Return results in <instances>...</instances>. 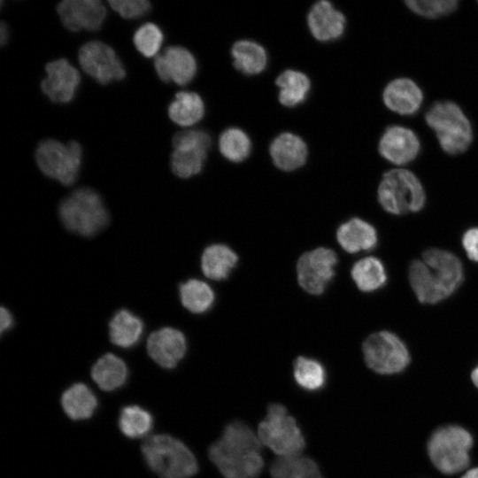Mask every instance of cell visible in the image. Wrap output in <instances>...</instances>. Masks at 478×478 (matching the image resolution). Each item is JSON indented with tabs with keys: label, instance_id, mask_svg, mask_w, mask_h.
<instances>
[{
	"label": "cell",
	"instance_id": "1",
	"mask_svg": "<svg viewBox=\"0 0 478 478\" xmlns=\"http://www.w3.org/2000/svg\"><path fill=\"white\" fill-rule=\"evenodd\" d=\"M263 444L245 422L232 420L208 449V456L224 478H258L265 466Z\"/></svg>",
	"mask_w": 478,
	"mask_h": 478
},
{
	"label": "cell",
	"instance_id": "2",
	"mask_svg": "<svg viewBox=\"0 0 478 478\" xmlns=\"http://www.w3.org/2000/svg\"><path fill=\"white\" fill-rule=\"evenodd\" d=\"M408 277L418 300L434 305L450 297L460 286L464 270L456 255L432 248L423 253L422 260L411 263Z\"/></svg>",
	"mask_w": 478,
	"mask_h": 478
},
{
	"label": "cell",
	"instance_id": "3",
	"mask_svg": "<svg viewBox=\"0 0 478 478\" xmlns=\"http://www.w3.org/2000/svg\"><path fill=\"white\" fill-rule=\"evenodd\" d=\"M142 453L148 467L159 478H191L198 472L197 460L189 448L166 434L145 440Z\"/></svg>",
	"mask_w": 478,
	"mask_h": 478
},
{
	"label": "cell",
	"instance_id": "4",
	"mask_svg": "<svg viewBox=\"0 0 478 478\" xmlns=\"http://www.w3.org/2000/svg\"><path fill=\"white\" fill-rule=\"evenodd\" d=\"M58 215L66 229L83 236L97 234L110 220L101 197L89 188L78 189L64 198Z\"/></svg>",
	"mask_w": 478,
	"mask_h": 478
},
{
	"label": "cell",
	"instance_id": "5",
	"mask_svg": "<svg viewBox=\"0 0 478 478\" xmlns=\"http://www.w3.org/2000/svg\"><path fill=\"white\" fill-rule=\"evenodd\" d=\"M425 120L447 154H460L472 143V125L460 106L454 102H436L427 111Z\"/></svg>",
	"mask_w": 478,
	"mask_h": 478
},
{
	"label": "cell",
	"instance_id": "6",
	"mask_svg": "<svg viewBox=\"0 0 478 478\" xmlns=\"http://www.w3.org/2000/svg\"><path fill=\"white\" fill-rule=\"evenodd\" d=\"M377 197L382 207L395 215L417 212L426 202L421 182L412 172L405 168H395L383 173Z\"/></svg>",
	"mask_w": 478,
	"mask_h": 478
},
{
	"label": "cell",
	"instance_id": "7",
	"mask_svg": "<svg viewBox=\"0 0 478 478\" xmlns=\"http://www.w3.org/2000/svg\"><path fill=\"white\" fill-rule=\"evenodd\" d=\"M258 436L278 457L302 454L305 449V436L294 417L279 403L267 406L266 415L258 426Z\"/></svg>",
	"mask_w": 478,
	"mask_h": 478
},
{
	"label": "cell",
	"instance_id": "8",
	"mask_svg": "<svg viewBox=\"0 0 478 478\" xmlns=\"http://www.w3.org/2000/svg\"><path fill=\"white\" fill-rule=\"evenodd\" d=\"M472 445L473 437L466 429L450 425L442 427L432 434L428 443V452L439 471L451 474L468 466Z\"/></svg>",
	"mask_w": 478,
	"mask_h": 478
},
{
	"label": "cell",
	"instance_id": "9",
	"mask_svg": "<svg viewBox=\"0 0 478 478\" xmlns=\"http://www.w3.org/2000/svg\"><path fill=\"white\" fill-rule=\"evenodd\" d=\"M81 158V146L75 141L63 143L47 139L42 141L35 150V160L42 173L66 186L76 181Z\"/></svg>",
	"mask_w": 478,
	"mask_h": 478
},
{
	"label": "cell",
	"instance_id": "10",
	"mask_svg": "<svg viewBox=\"0 0 478 478\" xmlns=\"http://www.w3.org/2000/svg\"><path fill=\"white\" fill-rule=\"evenodd\" d=\"M362 350L366 364L377 374H397L404 371L410 363L406 345L389 331L370 335L363 343Z\"/></svg>",
	"mask_w": 478,
	"mask_h": 478
},
{
	"label": "cell",
	"instance_id": "11",
	"mask_svg": "<svg viewBox=\"0 0 478 478\" xmlns=\"http://www.w3.org/2000/svg\"><path fill=\"white\" fill-rule=\"evenodd\" d=\"M173 150L171 154L172 172L178 177L188 179L198 174L205 163L207 151L212 146V137L204 129H186L173 137Z\"/></svg>",
	"mask_w": 478,
	"mask_h": 478
},
{
	"label": "cell",
	"instance_id": "12",
	"mask_svg": "<svg viewBox=\"0 0 478 478\" xmlns=\"http://www.w3.org/2000/svg\"><path fill=\"white\" fill-rule=\"evenodd\" d=\"M81 69L96 82L107 85L123 80L126 69L114 50L100 41L83 44L78 53Z\"/></svg>",
	"mask_w": 478,
	"mask_h": 478
},
{
	"label": "cell",
	"instance_id": "13",
	"mask_svg": "<svg viewBox=\"0 0 478 478\" xmlns=\"http://www.w3.org/2000/svg\"><path fill=\"white\" fill-rule=\"evenodd\" d=\"M336 264V254L330 249L320 247L305 252L297 264L299 285L309 294H322L335 275Z\"/></svg>",
	"mask_w": 478,
	"mask_h": 478
},
{
	"label": "cell",
	"instance_id": "14",
	"mask_svg": "<svg viewBox=\"0 0 478 478\" xmlns=\"http://www.w3.org/2000/svg\"><path fill=\"white\" fill-rule=\"evenodd\" d=\"M57 12L64 27L72 32L99 30L106 18L105 6L99 0H63Z\"/></svg>",
	"mask_w": 478,
	"mask_h": 478
},
{
	"label": "cell",
	"instance_id": "15",
	"mask_svg": "<svg viewBox=\"0 0 478 478\" xmlns=\"http://www.w3.org/2000/svg\"><path fill=\"white\" fill-rule=\"evenodd\" d=\"M45 71L47 75L41 82L43 94L53 103L71 102L81 82L79 71L66 58L49 62Z\"/></svg>",
	"mask_w": 478,
	"mask_h": 478
},
{
	"label": "cell",
	"instance_id": "16",
	"mask_svg": "<svg viewBox=\"0 0 478 478\" xmlns=\"http://www.w3.org/2000/svg\"><path fill=\"white\" fill-rule=\"evenodd\" d=\"M154 67L164 82L184 86L196 76L197 63L193 54L181 46H168L154 58Z\"/></svg>",
	"mask_w": 478,
	"mask_h": 478
},
{
	"label": "cell",
	"instance_id": "17",
	"mask_svg": "<svg viewBox=\"0 0 478 478\" xmlns=\"http://www.w3.org/2000/svg\"><path fill=\"white\" fill-rule=\"evenodd\" d=\"M420 150V143L417 135L412 129L398 125L388 127L378 144L380 155L397 166L414 160Z\"/></svg>",
	"mask_w": 478,
	"mask_h": 478
},
{
	"label": "cell",
	"instance_id": "18",
	"mask_svg": "<svg viewBox=\"0 0 478 478\" xmlns=\"http://www.w3.org/2000/svg\"><path fill=\"white\" fill-rule=\"evenodd\" d=\"M146 349L150 358L159 366L173 369L184 358L187 351V341L180 330L165 327L150 335Z\"/></svg>",
	"mask_w": 478,
	"mask_h": 478
},
{
	"label": "cell",
	"instance_id": "19",
	"mask_svg": "<svg viewBox=\"0 0 478 478\" xmlns=\"http://www.w3.org/2000/svg\"><path fill=\"white\" fill-rule=\"evenodd\" d=\"M307 25L316 40L329 42L343 35L346 19L329 1L322 0L311 7L307 15Z\"/></svg>",
	"mask_w": 478,
	"mask_h": 478
},
{
	"label": "cell",
	"instance_id": "20",
	"mask_svg": "<svg viewBox=\"0 0 478 478\" xmlns=\"http://www.w3.org/2000/svg\"><path fill=\"white\" fill-rule=\"evenodd\" d=\"M423 92L419 85L409 78H396L383 89L384 104L400 115H412L419 111L423 102Z\"/></svg>",
	"mask_w": 478,
	"mask_h": 478
},
{
	"label": "cell",
	"instance_id": "21",
	"mask_svg": "<svg viewBox=\"0 0 478 478\" xmlns=\"http://www.w3.org/2000/svg\"><path fill=\"white\" fill-rule=\"evenodd\" d=\"M269 153L274 165L283 171L290 172L303 166L306 162L308 149L305 142L298 135L285 132L271 143Z\"/></svg>",
	"mask_w": 478,
	"mask_h": 478
},
{
	"label": "cell",
	"instance_id": "22",
	"mask_svg": "<svg viewBox=\"0 0 478 478\" xmlns=\"http://www.w3.org/2000/svg\"><path fill=\"white\" fill-rule=\"evenodd\" d=\"M336 240L349 253L373 250L377 243L375 228L364 220L352 218L340 225L336 231Z\"/></svg>",
	"mask_w": 478,
	"mask_h": 478
},
{
	"label": "cell",
	"instance_id": "23",
	"mask_svg": "<svg viewBox=\"0 0 478 478\" xmlns=\"http://www.w3.org/2000/svg\"><path fill=\"white\" fill-rule=\"evenodd\" d=\"M91 377L102 390L114 391L126 384L128 370L120 357L106 353L93 365Z\"/></svg>",
	"mask_w": 478,
	"mask_h": 478
},
{
	"label": "cell",
	"instance_id": "24",
	"mask_svg": "<svg viewBox=\"0 0 478 478\" xmlns=\"http://www.w3.org/2000/svg\"><path fill=\"white\" fill-rule=\"evenodd\" d=\"M61 405L71 420H82L92 417L97 408L98 400L88 385L76 382L63 392Z\"/></svg>",
	"mask_w": 478,
	"mask_h": 478
},
{
	"label": "cell",
	"instance_id": "25",
	"mask_svg": "<svg viewBox=\"0 0 478 478\" xmlns=\"http://www.w3.org/2000/svg\"><path fill=\"white\" fill-rule=\"evenodd\" d=\"M143 328L138 316L127 309H120L109 322V337L114 345L128 349L140 341Z\"/></svg>",
	"mask_w": 478,
	"mask_h": 478
},
{
	"label": "cell",
	"instance_id": "26",
	"mask_svg": "<svg viewBox=\"0 0 478 478\" xmlns=\"http://www.w3.org/2000/svg\"><path fill=\"white\" fill-rule=\"evenodd\" d=\"M237 262L238 256L231 248L215 243L204 249L201 257V269L207 278L222 281L228 277Z\"/></svg>",
	"mask_w": 478,
	"mask_h": 478
},
{
	"label": "cell",
	"instance_id": "27",
	"mask_svg": "<svg viewBox=\"0 0 478 478\" xmlns=\"http://www.w3.org/2000/svg\"><path fill=\"white\" fill-rule=\"evenodd\" d=\"M205 113V106L201 96L192 91L175 94L168 106V116L181 127H190L200 121Z\"/></svg>",
	"mask_w": 478,
	"mask_h": 478
},
{
	"label": "cell",
	"instance_id": "28",
	"mask_svg": "<svg viewBox=\"0 0 478 478\" xmlns=\"http://www.w3.org/2000/svg\"><path fill=\"white\" fill-rule=\"evenodd\" d=\"M234 66L246 75L262 73L267 65V53L259 43L251 40L235 42L231 48Z\"/></svg>",
	"mask_w": 478,
	"mask_h": 478
},
{
	"label": "cell",
	"instance_id": "29",
	"mask_svg": "<svg viewBox=\"0 0 478 478\" xmlns=\"http://www.w3.org/2000/svg\"><path fill=\"white\" fill-rule=\"evenodd\" d=\"M279 88V102L286 107H295L305 102L310 89L311 81L303 72L288 69L275 80Z\"/></svg>",
	"mask_w": 478,
	"mask_h": 478
},
{
	"label": "cell",
	"instance_id": "30",
	"mask_svg": "<svg viewBox=\"0 0 478 478\" xmlns=\"http://www.w3.org/2000/svg\"><path fill=\"white\" fill-rule=\"evenodd\" d=\"M269 472L272 478H310L321 475L317 462L302 454L278 457L271 463Z\"/></svg>",
	"mask_w": 478,
	"mask_h": 478
},
{
	"label": "cell",
	"instance_id": "31",
	"mask_svg": "<svg viewBox=\"0 0 478 478\" xmlns=\"http://www.w3.org/2000/svg\"><path fill=\"white\" fill-rule=\"evenodd\" d=\"M351 275L359 290L373 292L381 289L387 281L383 264L374 257H366L352 266Z\"/></svg>",
	"mask_w": 478,
	"mask_h": 478
},
{
	"label": "cell",
	"instance_id": "32",
	"mask_svg": "<svg viewBox=\"0 0 478 478\" xmlns=\"http://www.w3.org/2000/svg\"><path fill=\"white\" fill-rule=\"evenodd\" d=\"M293 377L297 385L307 392H318L327 383V372L318 360L299 356L293 364Z\"/></svg>",
	"mask_w": 478,
	"mask_h": 478
},
{
	"label": "cell",
	"instance_id": "33",
	"mask_svg": "<svg viewBox=\"0 0 478 478\" xmlns=\"http://www.w3.org/2000/svg\"><path fill=\"white\" fill-rule=\"evenodd\" d=\"M181 305L193 313H204L214 302V292L210 285L198 279H189L179 287Z\"/></svg>",
	"mask_w": 478,
	"mask_h": 478
},
{
	"label": "cell",
	"instance_id": "34",
	"mask_svg": "<svg viewBox=\"0 0 478 478\" xmlns=\"http://www.w3.org/2000/svg\"><path fill=\"white\" fill-rule=\"evenodd\" d=\"M118 425L120 432L130 439L146 436L153 428V417L144 408L130 405L120 412Z\"/></svg>",
	"mask_w": 478,
	"mask_h": 478
},
{
	"label": "cell",
	"instance_id": "35",
	"mask_svg": "<svg viewBox=\"0 0 478 478\" xmlns=\"http://www.w3.org/2000/svg\"><path fill=\"white\" fill-rule=\"evenodd\" d=\"M218 144L220 154L233 163L245 160L251 150L250 137L238 127L225 129L220 135Z\"/></svg>",
	"mask_w": 478,
	"mask_h": 478
},
{
	"label": "cell",
	"instance_id": "36",
	"mask_svg": "<svg viewBox=\"0 0 478 478\" xmlns=\"http://www.w3.org/2000/svg\"><path fill=\"white\" fill-rule=\"evenodd\" d=\"M163 41V32L152 22L144 23L134 34V44L136 50L146 58L158 56Z\"/></svg>",
	"mask_w": 478,
	"mask_h": 478
},
{
	"label": "cell",
	"instance_id": "37",
	"mask_svg": "<svg viewBox=\"0 0 478 478\" xmlns=\"http://www.w3.org/2000/svg\"><path fill=\"white\" fill-rule=\"evenodd\" d=\"M405 4L412 12L428 19L449 15L459 6L457 0H406Z\"/></svg>",
	"mask_w": 478,
	"mask_h": 478
},
{
	"label": "cell",
	"instance_id": "38",
	"mask_svg": "<svg viewBox=\"0 0 478 478\" xmlns=\"http://www.w3.org/2000/svg\"><path fill=\"white\" fill-rule=\"evenodd\" d=\"M110 6L125 19H138L150 12L151 4L147 0H110Z\"/></svg>",
	"mask_w": 478,
	"mask_h": 478
},
{
	"label": "cell",
	"instance_id": "39",
	"mask_svg": "<svg viewBox=\"0 0 478 478\" xmlns=\"http://www.w3.org/2000/svg\"><path fill=\"white\" fill-rule=\"evenodd\" d=\"M462 246L467 257L478 262V227L466 230L462 236Z\"/></svg>",
	"mask_w": 478,
	"mask_h": 478
},
{
	"label": "cell",
	"instance_id": "40",
	"mask_svg": "<svg viewBox=\"0 0 478 478\" xmlns=\"http://www.w3.org/2000/svg\"><path fill=\"white\" fill-rule=\"evenodd\" d=\"M0 332L1 334H4L13 326V317L7 308L2 306L0 311Z\"/></svg>",
	"mask_w": 478,
	"mask_h": 478
},
{
	"label": "cell",
	"instance_id": "41",
	"mask_svg": "<svg viewBox=\"0 0 478 478\" xmlns=\"http://www.w3.org/2000/svg\"><path fill=\"white\" fill-rule=\"evenodd\" d=\"M9 39V29L7 24H5L4 21L1 23L0 27V42L1 45L4 46L7 43Z\"/></svg>",
	"mask_w": 478,
	"mask_h": 478
},
{
	"label": "cell",
	"instance_id": "42",
	"mask_svg": "<svg viewBox=\"0 0 478 478\" xmlns=\"http://www.w3.org/2000/svg\"><path fill=\"white\" fill-rule=\"evenodd\" d=\"M461 478H478V467L468 470Z\"/></svg>",
	"mask_w": 478,
	"mask_h": 478
},
{
	"label": "cell",
	"instance_id": "43",
	"mask_svg": "<svg viewBox=\"0 0 478 478\" xmlns=\"http://www.w3.org/2000/svg\"><path fill=\"white\" fill-rule=\"evenodd\" d=\"M471 379L476 388H478V366L472 371Z\"/></svg>",
	"mask_w": 478,
	"mask_h": 478
},
{
	"label": "cell",
	"instance_id": "44",
	"mask_svg": "<svg viewBox=\"0 0 478 478\" xmlns=\"http://www.w3.org/2000/svg\"><path fill=\"white\" fill-rule=\"evenodd\" d=\"M312 478H323V476H322V475H320V476H317V477H312Z\"/></svg>",
	"mask_w": 478,
	"mask_h": 478
}]
</instances>
